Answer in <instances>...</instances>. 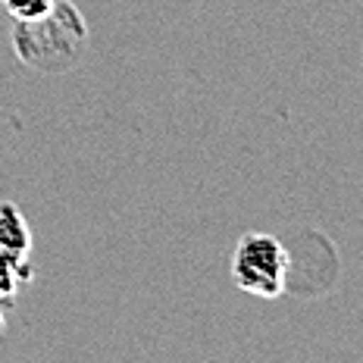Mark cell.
Segmentation results:
<instances>
[{
	"label": "cell",
	"instance_id": "obj_1",
	"mask_svg": "<svg viewBox=\"0 0 363 363\" xmlns=\"http://www.w3.org/2000/svg\"><path fill=\"white\" fill-rule=\"evenodd\" d=\"M88 48V22L69 0H54L44 16L13 22V50L19 63L44 75H60L79 66Z\"/></svg>",
	"mask_w": 363,
	"mask_h": 363
},
{
	"label": "cell",
	"instance_id": "obj_2",
	"mask_svg": "<svg viewBox=\"0 0 363 363\" xmlns=\"http://www.w3.org/2000/svg\"><path fill=\"white\" fill-rule=\"evenodd\" d=\"M291 257L276 235L247 232L238 238L232 254V279L241 291L254 298H279L289 285Z\"/></svg>",
	"mask_w": 363,
	"mask_h": 363
},
{
	"label": "cell",
	"instance_id": "obj_3",
	"mask_svg": "<svg viewBox=\"0 0 363 363\" xmlns=\"http://www.w3.org/2000/svg\"><path fill=\"white\" fill-rule=\"evenodd\" d=\"M0 251H16V254L32 251L28 223L22 216V210L10 201H0Z\"/></svg>",
	"mask_w": 363,
	"mask_h": 363
},
{
	"label": "cell",
	"instance_id": "obj_4",
	"mask_svg": "<svg viewBox=\"0 0 363 363\" xmlns=\"http://www.w3.org/2000/svg\"><path fill=\"white\" fill-rule=\"evenodd\" d=\"M35 279V267L28 263V254L0 251V304L13 301Z\"/></svg>",
	"mask_w": 363,
	"mask_h": 363
},
{
	"label": "cell",
	"instance_id": "obj_5",
	"mask_svg": "<svg viewBox=\"0 0 363 363\" xmlns=\"http://www.w3.org/2000/svg\"><path fill=\"white\" fill-rule=\"evenodd\" d=\"M4 10L13 16V22H28V19H38L54 6V0H0Z\"/></svg>",
	"mask_w": 363,
	"mask_h": 363
},
{
	"label": "cell",
	"instance_id": "obj_6",
	"mask_svg": "<svg viewBox=\"0 0 363 363\" xmlns=\"http://www.w3.org/2000/svg\"><path fill=\"white\" fill-rule=\"evenodd\" d=\"M4 326H6V320H4V310H0V332H4Z\"/></svg>",
	"mask_w": 363,
	"mask_h": 363
}]
</instances>
